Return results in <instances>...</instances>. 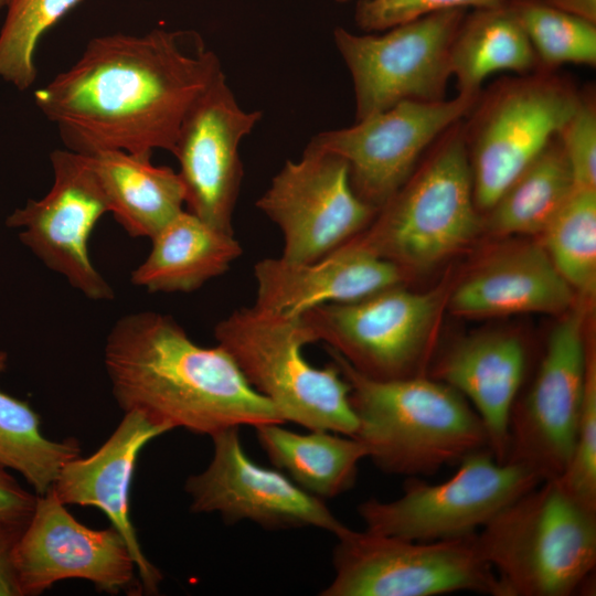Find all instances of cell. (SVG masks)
I'll return each mask as SVG.
<instances>
[{
	"mask_svg": "<svg viewBox=\"0 0 596 596\" xmlns=\"http://www.w3.org/2000/svg\"><path fill=\"white\" fill-rule=\"evenodd\" d=\"M223 72L191 30L93 38L34 100L64 147L82 155L172 152L183 120Z\"/></svg>",
	"mask_w": 596,
	"mask_h": 596,
	"instance_id": "cell-1",
	"label": "cell"
},
{
	"mask_svg": "<svg viewBox=\"0 0 596 596\" xmlns=\"http://www.w3.org/2000/svg\"><path fill=\"white\" fill-rule=\"evenodd\" d=\"M104 363L118 406L170 430L213 436L286 423L222 347L196 344L168 315L139 311L119 318L107 336Z\"/></svg>",
	"mask_w": 596,
	"mask_h": 596,
	"instance_id": "cell-2",
	"label": "cell"
},
{
	"mask_svg": "<svg viewBox=\"0 0 596 596\" xmlns=\"http://www.w3.org/2000/svg\"><path fill=\"white\" fill-rule=\"evenodd\" d=\"M350 385L358 419L353 437L386 473L428 476L468 455L489 449L487 430L468 401L429 375L369 377L326 347Z\"/></svg>",
	"mask_w": 596,
	"mask_h": 596,
	"instance_id": "cell-3",
	"label": "cell"
},
{
	"mask_svg": "<svg viewBox=\"0 0 596 596\" xmlns=\"http://www.w3.org/2000/svg\"><path fill=\"white\" fill-rule=\"evenodd\" d=\"M476 539L502 596H573L595 586L596 510L557 479L513 500Z\"/></svg>",
	"mask_w": 596,
	"mask_h": 596,
	"instance_id": "cell-4",
	"label": "cell"
},
{
	"mask_svg": "<svg viewBox=\"0 0 596 596\" xmlns=\"http://www.w3.org/2000/svg\"><path fill=\"white\" fill-rule=\"evenodd\" d=\"M214 337L285 422L355 435L350 385L332 361L316 368L305 359L304 347L317 341L301 316L242 307L216 323Z\"/></svg>",
	"mask_w": 596,
	"mask_h": 596,
	"instance_id": "cell-5",
	"label": "cell"
},
{
	"mask_svg": "<svg viewBox=\"0 0 596 596\" xmlns=\"http://www.w3.org/2000/svg\"><path fill=\"white\" fill-rule=\"evenodd\" d=\"M428 150L424 164L379 210L369 232L354 236L402 270L435 265L470 243L481 226L464 120Z\"/></svg>",
	"mask_w": 596,
	"mask_h": 596,
	"instance_id": "cell-6",
	"label": "cell"
},
{
	"mask_svg": "<svg viewBox=\"0 0 596 596\" xmlns=\"http://www.w3.org/2000/svg\"><path fill=\"white\" fill-rule=\"evenodd\" d=\"M579 93L553 71L504 77L480 93L464 121L478 209L489 211L556 137Z\"/></svg>",
	"mask_w": 596,
	"mask_h": 596,
	"instance_id": "cell-7",
	"label": "cell"
},
{
	"mask_svg": "<svg viewBox=\"0 0 596 596\" xmlns=\"http://www.w3.org/2000/svg\"><path fill=\"white\" fill-rule=\"evenodd\" d=\"M476 535L412 541L345 526L336 535L334 578L321 595L435 596L471 592L502 596Z\"/></svg>",
	"mask_w": 596,
	"mask_h": 596,
	"instance_id": "cell-8",
	"label": "cell"
},
{
	"mask_svg": "<svg viewBox=\"0 0 596 596\" xmlns=\"http://www.w3.org/2000/svg\"><path fill=\"white\" fill-rule=\"evenodd\" d=\"M457 465L441 482L408 477L398 498L361 502L358 513L365 530L412 541L471 535L542 481L519 464L497 460L489 449L472 453Z\"/></svg>",
	"mask_w": 596,
	"mask_h": 596,
	"instance_id": "cell-9",
	"label": "cell"
},
{
	"mask_svg": "<svg viewBox=\"0 0 596 596\" xmlns=\"http://www.w3.org/2000/svg\"><path fill=\"white\" fill-rule=\"evenodd\" d=\"M467 10H448L398 24L382 34L336 28L333 41L354 88L355 119L405 100L446 99L450 49Z\"/></svg>",
	"mask_w": 596,
	"mask_h": 596,
	"instance_id": "cell-10",
	"label": "cell"
},
{
	"mask_svg": "<svg viewBox=\"0 0 596 596\" xmlns=\"http://www.w3.org/2000/svg\"><path fill=\"white\" fill-rule=\"evenodd\" d=\"M589 352L582 312L568 313L551 330L530 385L512 405L505 461L542 481L563 475L575 446Z\"/></svg>",
	"mask_w": 596,
	"mask_h": 596,
	"instance_id": "cell-11",
	"label": "cell"
},
{
	"mask_svg": "<svg viewBox=\"0 0 596 596\" xmlns=\"http://www.w3.org/2000/svg\"><path fill=\"white\" fill-rule=\"evenodd\" d=\"M436 292L401 285L359 300L324 304L302 313L316 341L376 380L427 375L430 333L438 311Z\"/></svg>",
	"mask_w": 596,
	"mask_h": 596,
	"instance_id": "cell-12",
	"label": "cell"
},
{
	"mask_svg": "<svg viewBox=\"0 0 596 596\" xmlns=\"http://www.w3.org/2000/svg\"><path fill=\"white\" fill-rule=\"evenodd\" d=\"M478 97L457 93L434 103L405 100L350 127L320 132L308 145L342 158L355 194L379 211L437 138L469 115Z\"/></svg>",
	"mask_w": 596,
	"mask_h": 596,
	"instance_id": "cell-13",
	"label": "cell"
},
{
	"mask_svg": "<svg viewBox=\"0 0 596 596\" xmlns=\"http://www.w3.org/2000/svg\"><path fill=\"white\" fill-rule=\"evenodd\" d=\"M53 184L40 200H29L8 219L10 227H23L21 242L51 270L63 276L86 298L107 301L113 287L94 266L88 240L109 213L108 201L91 157L66 148L50 155Z\"/></svg>",
	"mask_w": 596,
	"mask_h": 596,
	"instance_id": "cell-14",
	"label": "cell"
},
{
	"mask_svg": "<svg viewBox=\"0 0 596 596\" xmlns=\"http://www.w3.org/2000/svg\"><path fill=\"white\" fill-rule=\"evenodd\" d=\"M256 206L280 230L281 257L311 262L356 236L376 210L353 191L347 162L307 145L287 160Z\"/></svg>",
	"mask_w": 596,
	"mask_h": 596,
	"instance_id": "cell-15",
	"label": "cell"
},
{
	"mask_svg": "<svg viewBox=\"0 0 596 596\" xmlns=\"http://www.w3.org/2000/svg\"><path fill=\"white\" fill-rule=\"evenodd\" d=\"M238 429L211 436L214 451L210 465L187 479L192 512H216L226 523L249 520L266 529L315 526L334 535L347 526L321 499L284 472L254 462L242 446Z\"/></svg>",
	"mask_w": 596,
	"mask_h": 596,
	"instance_id": "cell-16",
	"label": "cell"
},
{
	"mask_svg": "<svg viewBox=\"0 0 596 596\" xmlns=\"http://www.w3.org/2000/svg\"><path fill=\"white\" fill-rule=\"evenodd\" d=\"M13 565L22 596L40 595L66 578L87 579L107 593L135 584L136 565L120 533L113 525L105 530L83 525L52 488L36 497L14 546Z\"/></svg>",
	"mask_w": 596,
	"mask_h": 596,
	"instance_id": "cell-17",
	"label": "cell"
},
{
	"mask_svg": "<svg viewBox=\"0 0 596 596\" xmlns=\"http://www.w3.org/2000/svg\"><path fill=\"white\" fill-rule=\"evenodd\" d=\"M260 118L262 111L240 106L222 72L183 120L171 152L187 210L226 233H233L243 178L240 145Z\"/></svg>",
	"mask_w": 596,
	"mask_h": 596,
	"instance_id": "cell-18",
	"label": "cell"
},
{
	"mask_svg": "<svg viewBox=\"0 0 596 596\" xmlns=\"http://www.w3.org/2000/svg\"><path fill=\"white\" fill-rule=\"evenodd\" d=\"M170 432L138 411L125 412L121 422L93 455L74 458L61 469L52 489L66 504L96 507L125 540L140 579L141 592L156 594L160 571L148 560L130 519V485L141 449L153 438Z\"/></svg>",
	"mask_w": 596,
	"mask_h": 596,
	"instance_id": "cell-19",
	"label": "cell"
},
{
	"mask_svg": "<svg viewBox=\"0 0 596 596\" xmlns=\"http://www.w3.org/2000/svg\"><path fill=\"white\" fill-rule=\"evenodd\" d=\"M258 308L285 316L350 302L402 284L404 272L355 237L311 262L264 258L254 266Z\"/></svg>",
	"mask_w": 596,
	"mask_h": 596,
	"instance_id": "cell-20",
	"label": "cell"
},
{
	"mask_svg": "<svg viewBox=\"0 0 596 596\" xmlns=\"http://www.w3.org/2000/svg\"><path fill=\"white\" fill-rule=\"evenodd\" d=\"M528 361L526 347L518 334L483 332L450 345L429 374L456 390L472 406L499 461H505L509 416L525 383Z\"/></svg>",
	"mask_w": 596,
	"mask_h": 596,
	"instance_id": "cell-21",
	"label": "cell"
},
{
	"mask_svg": "<svg viewBox=\"0 0 596 596\" xmlns=\"http://www.w3.org/2000/svg\"><path fill=\"white\" fill-rule=\"evenodd\" d=\"M573 298L544 247L528 245L494 256L471 274L454 291L450 309L465 317L561 313Z\"/></svg>",
	"mask_w": 596,
	"mask_h": 596,
	"instance_id": "cell-22",
	"label": "cell"
},
{
	"mask_svg": "<svg viewBox=\"0 0 596 596\" xmlns=\"http://www.w3.org/2000/svg\"><path fill=\"white\" fill-rule=\"evenodd\" d=\"M147 258L130 281L150 292H190L226 273L242 255L233 233L183 210L151 238Z\"/></svg>",
	"mask_w": 596,
	"mask_h": 596,
	"instance_id": "cell-23",
	"label": "cell"
},
{
	"mask_svg": "<svg viewBox=\"0 0 596 596\" xmlns=\"http://www.w3.org/2000/svg\"><path fill=\"white\" fill-rule=\"evenodd\" d=\"M89 157L109 213L129 236L151 240L184 210L185 190L179 173L153 164L151 156L106 150Z\"/></svg>",
	"mask_w": 596,
	"mask_h": 596,
	"instance_id": "cell-24",
	"label": "cell"
},
{
	"mask_svg": "<svg viewBox=\"0 0 596 596\" xmlns=\"http://www.w3.org/2000/svg\"><path fill=\"white\" fill-rule=\"evenodd\" d=\"M450 71L458 94L470 96H479L482 83L494 73L540 71L510 0L466 13L451 44Z\"/></svg>",
	"mask_w": 596,
	"mask_h": 596,
	"instance_id": "cell-25",
	"label": "cell"
},
{
	"mask_svg": "<svg viewBox=\"0 0 596 596\" xmlns=\"http://www.w3.org/2000/svg\"><path fill=\"white\" fill-rule=\"evenodd\" d=\"M281 425L255 427L257 439L270 461L297 486L321 500L354 486L359 464L368 458L359 439L322 429L299 434Z\"/></svg>",
	"mask_w": 596,
	"mask_h": 596,
	"instance_id": "cell-26",
	"label": "cell"
},
{
	"mask_svg": "<svg viewBox=\"0 0 596 596\" xmlns=\"http://www.w3.org/2000/svg\"><path fill=\"white\" fill-rule=\"evenodd\" d=\"M573 189L571 169L556 135L491 206L490 228L502 235L542 233Z\"/></svg>",
	"mask_w": 596,
	"mask_h": 596,
	"instance_id": "cell-27",
	"label": "cell"
},
{
	"mask_svg": "<svg viewBox=\"0 0 596 596\" xmlns=\"http://www.w3.org/2000/svg\"><path fill=\"white\" fill-rule=\"evenodd\" d=\"M7 361V353L0 351V373ZM79 455L75 438H46L40 416L29 403L0 391V464L19 472L35 494L46 493L63 466Z\"/></svg>",
	"mask_w": 596,
	"mask_h": 596,
	"instance_id": "cell-28",
	"label": "cell"
},
{
	"mask_svg": "<svg viewBox=\"0 0 596 596\" xmlns=\"http://www.w3.org/2000/svg\"><path fill=\"white\" fill-rule=\"evenodd\" d=\"M543 247L566 283L583 295L596 285V189L574 187L545 230Z\"/></svg>",
	"mask_w": 596,
	"mask_h": 596,
	"instance_id": "cell-29",
	"label": "cell"
},
{
	"mask_svg": "<svg viewBox=\"0 0 596 596\" xmlns=\"http://www.w3.org/2000/svg\"><path fill=\"white\" fill-rule=\"evenodd\" d=\"M538 58L540 71L562 64L596 65V23L540 0H510Z\"/></svg>",
	"mask_w": 596,
	"mask_h": 596,
	"instance_id": "cell-30",
	"label": "cell"
},
{
	"mask_svg": "<svg viewBox=\"0 0 596 596\" xmlns=\"http://www.w3.org/2000/svg\"><path fill=\"white\" fill-rule=\"evenodd\" d=\"M83 0H9L0 30V77L20 91L36 78L38 44Z\"/></svg>",
	"mask_w": 596,
	"mask_h": 596,
	"instance_id": "cell-31",
	"label": "cell"
},
{
	"mask_svg": "<svg viewBox=\"0 0 596 596\" xmlns=\"http://www.w3.org/2000/svg\"><path fill=\"white\" fill-rule=\"evenodd\" d=\"M557 139L568 162L574 187L596 189V102L592 91L581 92L578 103Z\"/></svg>",
	"mask_w": 596,
	"mask_h": 596,
	"instance_id": "cell-32",
	"label": "cell"
},
{
	"mask_svg": "<svg viewBox=\"0 0 596 596\" xmlns=\"http://www.w3.org/2000/svg\"><path fill=\"white\" fill-rule=\"evenodd\" d=\"M509 0H358L354 20L365 32L385 31L428 14L490 7Z\"/></svg>",
	"mask_w": 596,
	"mask_h": 596,
	"instance_id": "cell-33",
	"label": "cell"
},
{
	"mask_svg": "<svg viewBox=\"0 0 596 596\" xmlns=\"http://www.w3.org/2000/svg\"><path fill=\"white\" fill-rule=\"evenodd\" d=\"M36 497L0 464V522L25 526L34 511Z\"/></svg>",
	"mask_w": 596,
	"mask_h": 596,
	"instance_id": "cell-34",
	"label": "cell"
},
{
	"mask_svg": "<svg viewBox=\"0 0 596 596\" xmlns=\"http://www.w3.org/2000/svg\"><path fill=\"white\" fill-rule=\"evenodd\" d=\"M25 526L0 522V596H22L13 565V550Z\"/></svg>",
	"mask_w": 596,
	"mask_h": 596,
	"instance_id": "cell-35",
	"label": "cell"
},
{
	"mask_svg": "<svg viewBox=\"0 0 596 596\" xmlns=\"http://www.w3.org/2000/svg\"><path fill=\"white\" fill-rule=\"evenodd\" d=\"M565 13L596 23V0H540Z\"/></svg>",
	"mask_w": 596,
	"mask_h": 596,
	"instance_id": "cell-36",
	"label": "cell"
},
{
	"mask_svg": "<svg viewBox=\"0 0 596 596\" xmlns=\"http://www.w3.org/2000/svg\"><path fill=\"white\" fill-rule=\"evenodd\" d=\"M9 0H0V9L7 7Z\"/></svg>",
	"mask_w": 596,
	"mask_h": 596,
	"instance_id": "cell-37",
	"label": "cell"
},
{
	"mask_svg": "<svg viewBox=\"0 0 596 596\" xmlns=\"http://www.w3.org/2000/svg\"><path fill=\"white\" fill-rule=\"evenodd\" d=\"M336 1L339 2V3H345V2H348L350 0H336Z\"/></svg>",
	"mask_w": 596,
	"mask_h": 596,
	"instance_id": "cell-38",
	"label": "cell"
}]
</instances>
